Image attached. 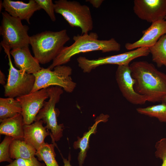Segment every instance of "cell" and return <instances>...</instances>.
I'll list each match as a JSON object with an SVG mask.
<instances>
[{
	"instance_id": "cell-25",
	"label": "cell",
	"mask_w": 166,
	"mask_h": 166,
	"mask_svg": "<svg viewBox=\"0 0 166 166\" xmlns=\"http://www.w3.org/2000/svg\"><path fill=\"white\" fill-rule=\"evenodd\" d=\"M39 161L35 156L29 159L18 158L4 166H46L44 163Z\"/></svg>"
},
{
	"instance_id": "cell-5",
	"label": "cell",
	"mask_w": 166,
	"mask_h": 166,
	"mask_svg": "<svg viewBox=\"0 0 166 166\" xmlns=\"http://www.w3.org/2000/svg\"><path fill=\"white\" fill-rule=\"evenodd\" d=\"M72 71L70 67L63 65L55 66L53 71L42 68L33 74L35 82L31 92L53 86L60 87L67 93L73 92L77 84L71 78Z\"/></svg>"
},
{
	"instance_id": "cell-31",
	"label": "cell",
	"mask_w": 166,
	"mask_h": 166,
	"mask_svg": "<svg viewBox=\"0 0 166 166\" xmlns=\"http://www.w3.org/2000/svg\"><path fill=\"white\" fill-rule=\"evenodd\" d=\"M161 102L162 103H163L166 104V94H165L162 98Z\"/></svg>"
},
{
	"instance_id": "cell-9",
	"label": "cell",
	"mask_w": 166,
	"mask_h": 166,
	"mask_svg": "<svg viewBox=\"0 0 166 166\" xmlns=\"http://www.w3.org/2000/svg\"><path fill=\"white\" fill-rule=\"evenodd\" d=\"M149 53L148 48L141 47L118 54L100 57L95 59H89L85 57L80 56L77 61L78 66L82 71L89 73L97 67L104 65H129L133 60L148 56Z\"/></svg>"
},
{
	"instance_id": "cell-23",
	"label": "cell",
	"mask_w": 166,
	"mask_h": 166,
	"mask_svg": "<svg viewBox=\"0 0 166 166\" xmlns=\"http://www.w3.org/2000/svg\"><path fill=\"white\" fill-rule=\"evenodd\" d=\"M136 110L140 114L155 117L161 122L166 123V104H165L138 108Z\"/></svg>"
},
{
	"instance_id": "cell-27",
	"label": "cell",
	"mask_w": 166,
	"mask_h": 166,
	"mask_svg": "<svg viewBox=\"0 0 166 166\" xmlns=\"http://www.w3.org/2000/svg\"><path fill=\"white\" fill-rule=\"evenodd\" d=\"M41 9H43L53 22L56 20L54 3L52 0H35Z\"/></svg>"
},
{
	"instance_id": "cell-17",
	"label": "cell",
	"mask_w": 166,
	"mask_h": 166,
	"mask_svg": "<svg viewBox=\"0 0 166 166\" xmlns=\"http://www.w3.org/2000/svg\"><path fill=\"white\" fill-rule=\"evenodd\" d=\"M109 116L108 115L101 113L95 120L94 124L90 127L89 131L85 132L81 138L77 137V140L73 144L75 149L79 148L80 152L77 157L79 166H82L86 156L87 151L89 148V143L90 136L97 132L98 124L100 122H106L108 120Z\"/></svg>"
},
{
	"instance_id": "cell-22",
	"label": "cell",
	"mask_w": 166,
	"mask_h": 166,
	"mask_svg": "<svg viewBox=\"0 0 166 166\" xmlns=\"http://www.w3.org/2000/svg\"><path fill=\"white\" fill-rule=\"evenodd\" d=\"M55 144L45 143L37 151L36 156L40 161H43L46 166H59L55 157Z\"/></svg>"
},
{
	"instance_id": "cell-14",
	"label": "cell",
	"mask_w": 166,
	"mask_h": 166,
	"mask_svg": "<svg viewBox=\"0 0 166 166\" xmlns=\"http://www.w3.org/2000/svg\"><path fill=\"white\" fill-rule=\"evenodd\" d=\"M2 5L10 15L25 20L29 24L30 19L34 13L41 9L35 0H30L27 3L22 1L4 0Z\"/></svg>"
},
{
	"instance_id": "cell-24",
	"label": "cell",
	"mask_w": 166,
	"mask_h": 166,
	"mask_svg": "<svg viewBox=\"0 0 166 166\" xmlns=\"http://www.w3.org/2000/svg\"><path fill=\"white\" fill-rule=\"evenodd\" d=\"M12 137L5 136L0 144V162H7L9 163L12 162L10 156V147L13 139Z\"/></svg>"
},
{
	"instance_id": "cell-28",
	"label": "cell",
	"mask_w": 166,
	"mask_h": 166,
	"mask_svg": "<svg viewBox=\"0 0 166 166\" xmlns=\"http://www.w3.org/2000/svg\"><path fill=\"white\" fill-rule=\"evenodd\" d=\"M104 1L103 0H87L86 2H89L96 8L99 7Z\"/></svg>"
},
{
	"instance_id": "cell-1",
	"label": "cell",
	"mask_w": 166,
	"mask_h": 166,
	"mask_svg": "<svg viewBox=\"0 0 166 166\" xmlns=\"http://www.w3.org/2000/svg\"><path fill=\"white\" fill-rule=\"evenodd\" d=\"M129 67L136 92L144 96L147 101H161L166 94V74L145 61H134Z\"/></svg>"
},
{
	"instance_id": "cell-18",
	"label": "cell",
	"mask_w": 166,
	"mask_h": 166,
	"mask_svg": "<svg viewBox=\"0 0 166 166\" xmlns=\"http://www.w3.org/2000/svg\"><path fill=\"white\" fill-rule=\"evenodd\" d=\"M0 122V135L10 136L14 139H23L25 124L21 114L5 119Z\"/></svg>"
},
{
	"instance_id": "cell-16",
	"label": "cell",
	"mask_w": 166,
	"mask_h": 166,
	"mask_svg": "<svg viewBox=\"0 0 166 166\" xmlns=\"http://www.w3.org/2000/svg\"><path fill=\"white\" fill-rule=\"evenodd\" d=\"M41 120L36 121L30 124H24L23 128V140L34 148L37 151L45 143V138L50 132Z\"/></svg>"
},
{
	"instance_id": "cell-21",
	"label": "cell",
	"mask_w": 166,
	"mask_h": 166,
	"mask_svg": "<svg viewBox=\"0 0 166 166\" xmlns=\"http://www.w3.org/2000/svg\"><path fill=\"white\" fill-rule=\"evenodd\" d=\"M152 61L158 67H166V34L153 46L149 48Z\"/></svg>"
},
{
	"instance_id": "cell-13",
	"label": "cell",
	"mask_w": 166,
	"mask_h": 166,
	"mask_svg": "<svg viewBox=\"0 0 166 166\" xmlns=\"http://www.w3.org/2000/svg\"><path fill=\"white\" fill-rule=\"evenodd\" d=\"M143 35L138 40L133 43H127L125 48L130 50L141 47H151L159 39L166 34V20H160L152 23L146 30L142 31Z\"/></svg>"
},
{
	"instance_id": "cell-19",
	"label": "cell",
	"mask_w": 166,
	"mask_h": 166,
	"mask_svg": "<svg viewBox=\"0 0 166 166\" xmlns=\"http://www.w3.org/2000/svg\"><path fill=\"white\" fill-rule=\"evenodd\" d=\"M36 149L23 139H14L10 147V156L14 160L18 158L29 159L35 156Z\"/></svg>"
},
{
	"instance_id": "cell-30",
	"label": "cell",
	"mask_w": 166,
	"mask_h": 166,
	"mask_svg": "<svg viewBox=\"0 0 166 166\" xmlns=\"http://www.w3.org/2000/svg\"><path fill=\"white\" fill-rule=\"evenodd\" d=\"M6 78L5 75L4 73L0 70V83L4 86L6 84Z\"/></svg>"
},
{
	"instance_id": "cell-32",
	"label": "cell",
	"mask_w": 166,
	"mask_h": 166,
	"mask_svg": "<svg viewBox=\"0 0 166 166\" xmlns=\"http://www.w3.org/2000/svg\"><path fill=\"white\" fill-rule=\"evenodd\" d=\"M166 19V17H165V20Z\"/></svg>"
},
{
	"instance_id": "cell-12",
	"label": "cell",
	"mask_w": 166,
	"mask_h": 166,
	"mask_svg": "<svg viewBox=\"0 0 166 166\" xmlns=\"http://www.w3.org/2000/svg\"><path fill=\"white\" fill-rule=\"evenodd\" d=\"M133 10L140 19L152 23L165 19L166 0H134Z\"/></svg>"
},
{
	"instance_id": "cell-10",
	"label": "cell",
	"mask_w": 166,
	"mask_h": 166,
	"mask_svg": "<svg viewBox=\"0 0 166 166\" xmlns=\"http://www.w3.org/2000/svg\"><path fill=\"white\" fill-rule=\"evenodd\" d=\"M49 98L47 88H44L18 97L16 99L22 107L21 114L25 124L34 122L36 117L43 107L45 101Z\"/></svg>"
},
{
	"instance_id": "cell-11",
	"label": "cell",
	"mask_w": 166,
	"mask_h": 166,
	"mask_svg": "<svg viewBox=\"0 0 166 166\" xmlns=\"http://www.w3.org/2000/svg\"><path fill=\"white\" fill-rule=\"evenodd\" d=\"M115 78L122 96L129 103L141 105L147 101L144 96L138 94L134 89L135 80L132 76L129 65L118 66Z\"/></svg>"
},
{
	"instance_id": "cell-6",
	"label": "cell",
	"mask_w": 166,
	"mask_h": 166,
	"mask_svg": "<svg viewBox=\"0 0 166 166\" xmlns=\"http://www.w3.org/2000/svg\"><path fill=\"white\" fill-rule=\"evenodd\" d=\"M2 14L0 34L2 41L1 43L10 49L29 47L30 36L28 33V26L23 25L20 19L12 16L6 11Z\"/></svg>"
},
{
	"instance_id": "cell-15",
	"label": "cell",
	"mask_w": 166,
	"mask_h": 166,
	"mask_svg": "<svg viewBox=\"0 0 166 166\" xmlns=\"http://www.w3.org/2000/svg\"><path fill=\"white\" fill-rule=\"evenodd\" d=\"M10 53L19 69L34 74L41 69L39 62L30 53L29 47L12 49Z\"/></svg>"
},
{
	"instance_id": "cell-29",
	"label": "cell",
	"mask_w": 166,
	"mask_h": 166,
	"mask_svg": "<svg viewBox=\"0 0 166 166\" xmlns=\"http://www.w3.org/2000/svg\"><path fill=\"white\" fill-rule=\"evenodd\" d=\"M61 156L64 163V165L63 166H72L70 162L71 160V156L70 154H69V156L68 159L64 158L61 154Z\"/></svg>"
},
{
	"instance_id": "cell-3",
	"label": "cell",
	"mask_w": 166,
	"mask_h": 166,
	"mask_svg": "<svg viewBox=\"0 0 166 166\" xmlns=\"http://www.w3.org/2000/svg\"><path fill=\"white\" fill-rule=\"evenodd\" d=\"M70 39L66 30L45 31L30 36V45L35 59L45 64L54 59Z\"/></svg>"
},
{
	"instance_id": "cell-7",
	"label": "cell",
	"mask_w": 166,
	"mask_h": 166,
	"mask_svg": "<svg viewBox=\"0 0 166 166\" xmlns=\"http://www.w3.org/2000/svg\"><path fill=\"white\" fill-rule=\"evenodd\" d=\"M1 45L8 57L9 66L7 83L4 86L5 96L16 98L30 93L35 83V76L15 68L11 58L10 49L2 43Z\"/></svg>"
},
{
	"instance_id": "cell-4",
	"label": "cell",
	"mask_w": 166,
	"mask_h": 166,
	"mask_svg": "<svg viewBox=\"0 0 166 166\" xmlns=\"http://www.w3.org/2000/svg\"><path fill=\"white\" fill-rule=\"evenodd\" d=\"M56 13L61 14L72 27L81 28V34H88L93 23L89 7L75 1L58 0L54 2Z\"/></svg>"
},
{
	"instance_id": "cell-2",
	"label": "cell",
	"mask_w": 166,
	"mask_h": 166,
	"mask_svg": "<svg viewBox=\"0 0 166 166\" xmlns=\"http://www.w3.org/2000/svg\"><path fill=\"white\" fill-rule=\"evenodd\" d=\"M95 33L73 36L74 43L69 46H64L48 67L52 70L56 66L62 65L69 62L74 55L81 53L100 51L102 53L119 51L121 45L114 38L101 40Z\"/></svg>"
},
{
	"instance_id": "cell-26",
	"label": "cell",
	"mask_w": 166,
	"mask_h": 166,
	"mask_svg": "<svg viewBox=\"0 0 166 166\" xmlns=\"http://www.w3.org/2000/svg\"><path fill=\"white\" fill-rule=\"evenodd\" d=\"M155 156L162 161L161 166H166V138H163L156 144Z\"/></svg>"
},
{
	"instance_id": "cell-8",
	"label": "cell",
	"mask_w": 166,
	"mask_h": 166,
	"mask_svg": "<svg viewBox=\"0 0 166 166\" xmlns=\"http://www.w3.org/2000/svg\"><path fill=\"white\" fill-rule=\"evenodd\" d=\"M49 100L44 104L37 115L36 121L42 120L46 124L45 128L50 130V135L52 142L59 140L63 136L64 126L63 124H58L55 105L60 100L63 93L62 88L57 86H52L47 88Z\"/></svg>"
},
{
	"instance_id": "cell-20",
	"label": "cell",
	"mask_w": 166,
	"mask_h": 166,
	"mask_svg": "<svg viewBox=\"0 0 166 166\" xmlns=\"http://www.w3.org/2000/svg\"><path fill=\"white\" fill-rule=\"evenodd\" d=\"M22 107L16 99L11 97L0 98V121L21 114Z\"/></svg>"
}]
</instances>
